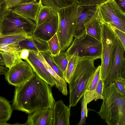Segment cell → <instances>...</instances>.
<instances>
[{"label":"cell","instance_id":"6da1fadb","mask_svg":"<svg viewBox=\"0 0 125 125\" xmlns=\"http://www.w3.org/2000/svg\"><path fill=\"white\" fill-rule=\"evenodd\" d=\"M51 87L35 73L24 83L15 87L12 109L28 114L38 110L52 109L55 102Z\"/></svg>","mask_w":125,"mask_h":125},{"label":"cell","instance_id":"7a4b0ae2","mask_svg":"<svg viewBox=\"0 0 125 125\" xmlns=\"http://www.w3.org/2000/svg\"><path fill=\"white\" fill-rule=\"evenodd\" d=\"M103 102L97 113L108 125H125V95L118 91L114 83L106 86Z\"/></svg>","mask_w":125,"mask_h":125},{"label":"cell","instance_id":"3957f363","mask_svg":"<svg viewBox=\"0 0 125 125\" xmlns=\"http://www.w3.org/2000/svg\"><path fill=\"white\" fill-rule=\"evenodd\" d=\"M95 60L92 58L79 57L77 66L68 83L69 105L71 107L76 105L94 76L97 68L94 65Z\"/></svg>","mask_w":125,"mask_h":125},{"label":"cell","instance_id":"277c9868","mask_svg":"<svg viewBox=\"0 0 125 125\" xmlns=\"http://www.w3.org/2000/svg\"><path fill=\"white\" fill-rule=\"evenodd\" d=\"M0 35H21L31 37L36 27L35 23L11 10L1 11Z\"/></svg>","mask_w":125,"mask_h":125},{"label":"cell","instance_id":"5b68a950","mask_svg":"<svg viewBox=\"0 0 125 125\" xmlns=\"http://www.w3.org/2000/svg\"><path fill=\"white\" fill-rule=\"evenodd\" d=\"M78 6L75 3L57 12L58 22L57 34L61 52H65L73 41L77 22Z\"/></svg>","mask_w":125,"mask_h":125},{"label":"cell","instance_id":"8992f818","mask_svg":"<svg viewBox=\"0 0 125 125\" xmlns=\"http://www.w3.org/2000/svg\"><path fill=\"white\" fill-rule=\"evenodd\" d=\"M101 22V62L100 66L101 78L104 81L111 70L117 36L108 24Z\"/></svg>","mask_w":125,"mask_h":125},{"label":"cell","instance_id":"52a82bcc","mask_svg":"<svg viewBox=\"0 0 125 125\" xmlns=\"http://www.w3.org/2000/svg\"><path fill=\"white\" fill-rule=\"evenodd\" d=\"M102 44L99 41L85 33L82 37L75 38L65 52L68 57L75 52L78 53L79 57L101 58Z\"/></svg>","mask_w":125,"mask_h":125},{"label":"cell","instance_id":"ba28073f","mask_svg":"<svg viewBox=\"0 0 125 125\" xmlns=\"http://www.w3.org/2000/svg\"><path fill=\"white\" fill-rule=\"evenodd\" d=\"M96 17L105 22L125 32V13L114 0H108L98 6Z\"/></svg>","mask_w":125,"mask_h":125},{"label":"cell","instance_id":"9c48e42d","mask_svg":"<svg viewBox=\"0 0 125 125\" xmlns=\"http://www.w3.org/2000/svg\"><path fill=\"white\" fill-rule=\"evenodd\" d=\"M34 74L30 64L22 61L9 69L5 75V78L9 84L17 87L24 83Z\"/></svg>","mask_w":125,"mask_h":125},{"label":"cell","instance_id":"30bf717a","mask_svg":"<svg viewBox=\"0 0 125 125\" xmlns=\"http://www.w3.org/2000/svg\"><path fill=\"white\" fill-rule=\"evenodd\" d=\"M98 5H79L77 10V21L74 37L76 38L83 37L85 33L84 25L96 17Z\"/></svg>","mask_w":125,"mask_h":125},{"label":"cell","instance_id":"8fae6325","mask_svg":"<svg viewBox=\"0 0 125 125\" xmlns=\"http://www.w3.org/2000/svg\"><path fill=\"white\" fill-rule=\"evenodd\" d=\"M58 22V13L55 11L47 20L36 26L33 35L42 40L47 41L57 33Z\"/></svg>","mask_w":125,"mask_h":125},{"label":"cell","instance_id":"7c38bea8","mask_svg":"<svg viewBox=\"0 0 125 125\" xmlns=\"http://www.w3.org/2000/svg\"><path fill=\"white\" fill-rule=\"evenodd\" d=\"M125 48L117 37L116 47L113 56L110 72L104 81V86L114 83L119 78V71L123 60L125 59Z\"/></svg>","mask_w":125,"mask_h":125},{"label":"cell","instance_id":"4fadbf2b","mask_svg":"<svg viewBox=\"0 0 125 125\" xmlns=\"http://www.w3.org/2000/svg\"><path fill=\"white\" fill-rule=\"evenodd\" d=\"M31 65L35 73L51 87L55 85L52 76L47 71L42 62L39 59L37 53L29 51L27 59L25 60Z\"/></svg>","mask_w":125,"mask_h":125},{"label":"cell","instance_id":"5bb4252c","mask_svg":"<svg viewBox=\"0 0 125 125\" xmlns=\"http://www.w3.org/2000/svg\"><path fill=\"white\" fill-rule=\"evenodd\" d=\"M60 100L55 102L52 109L53 125H70L71 108Z\"/></svg>","mask_w":125,"mask_h":125},{"label":"cell","instance_id":"9a60e30c","mask_svg":"<svg viewBox=\"0 0 125 125\" xmlns=\"http://www.w3.org/2000/svg\"><path fill=\"white\" fill-rule=\"evenodd\" d=\"M41 0H37L17 6L10 9L13 11L28 19L34 21L42 5Z\"/></svg>","mask_w":125,"mask_h":125},{"label":"cell","instance_id":"2e32d148","mask_svg":"<svg viewBox=\"0 0 125 125\" xmlns=\"http://www.w3.org/2000/svg\"><path fill=\"white\" fill-rule=\"evenodd\" d=\"M53 115L52 109L38 110L29 114L26 122L22 125H53Z\"/></svg>","mask_w":125,"mask_h":125},{"label":"cell","instance_id":"e0dca14e","mask_svg":"<svg viewBox=\"0 0 125 125\" xmlns=\"http://www.w3.org/2000/svg\"><path fill=\"white\" fill-rule=\"evenodd\" d=\"M40 60L42 62L47 71L53 77L56 87L63 95H67L68 92L67 82L65 79L60 77L53 70L45 60L40 52L37 53Z\"/></svg>","mask_w":125,"mask_h":125},{"label":"cell","instance_id":"ac0fdd59","mask_svg":"<svg viewBox=\"0 0 125 125\" xmlns=\"http://www.w3.org/2000/svg\"><path fill=\"white\" fill-rule=\"evenodd\" d=\"M101 24L96 17L94 18L84 25L85 33L101 42Z\"/></svg>","mask_w":125,"mask_h":125},{"label":"cell","instance_id":"d6986e66","mask_svg":"<svg viewBox=\"0 0 125 125\" xmlns=\"http://www.w3.org/2000/svg\"><path fill=\"white\" fill-rule=\"evenodd\" d=\"M101 75V66L97 67L95 74L88 87L85 91L84 95L87 104L95 98L96 87Z\"/></svg>","mask_w":125,"mask_h":125},{"label":"cell","instance_id":"ffe728a7","mask_svg":"<svg viewBox=\"0 0 125 125\" xmlns=\"http://www.w3.org/2000/svg\"><path fill=\"white\" fill-rule=\"evenodd\" d=\"M12 111L10 102L0 96V125H10L6 122L10 119Z\"/></svg>","mask_w":125,"mask_h":125},{"label":"cell","instance_id":"44dd1931","mask_svg":"<svg viewBox=\"0 0 125 125\" xmlns=\"http://www.w3.org/2000/svg\"><path fill=\"white\" fill-rule=\"evenodd\" d=\"M41 1L43 5L49 7L57 12L75 3L74 0H41Z\"/></svg>","mask_w":125,"mask_h":125},{"label":"cell","instance_id":"7402d4cb","mask_svg":"<svg viewBox=\"0 0 125 125\" xmlns=\"http://www.w3.org/2000/svg\"><path fill=\"white\" fill-rule=\"evenodd\" d=\"M68 57V64L63 74L65 80L68 83L77 66L79 57L78 53L76 52H75L71 56Z\"/></svg>","mask_w":125,"mask_h":125},{"label":"cell","instance_id":"603a6c76","mask_svg":"<svg viewBox=\"0 0 125 125\" xmlns=\"http://www.w3.org/2000/svg\"><path fill=\"white\" fill-rule=\"evenodd\" d=\"M20 52H9L0 51L5 66L9 69L21 62L22 60L20 57Z\"/></svg>","mask_w":125,"mask_h":125},{"label":"cell","instance_id":"cb8c5ba5","mask_svg":"<svg viewBox=\"0 0 125 125\" xmlns=\"http://www.w3.org/2000/svg\"><path fill=\"white\" fill-rule=\"evenodd\" d=\"M50 8L44 6L42 4L41 6L37 16L35 23L38 25L47 20L55 13Z\"/></svg>","mask_w":125,"mask_h":125},{"label":"cell","instance_id":"d4e9b609","mask_svg":"<svg viewBox=\"0 0 125 125\" xmlns=\"http://www.w3.org/2000/svg\"><path fill=\"white\" fill-rule=\"evenodd\" d=\"M44 59L54 72L60 77L64 79L63 73L56 64L53 57L49 52H40Z\"/></svg>","mask_w":125,"mask_h":125},{"label":"cell","instance_id":"484cf974","mask_svg":"<svg viewBox=\"0 0 125 125\" xmlns=\"http://www.w3.org/2000/svg\"><path fill=\"white\" fill-rule=\"evenodd\" d=\"M47 42L49 52L53 56L59 54L61 52V46L57 33Z\"/></svg>","mask_w":125,"mask_h":125},{"label":"cell","instance_id":"4316f807","mask_svg":"<svg viewBox=\"0 0 125 125\" xmlns=\"http://www.w3.org/2000/svg\"><path fill=\"white\" fill-rule=\"evenodd\" d=\"M27 37L21 35H0V45L18 43Z\"/></svg>","mask_w":125,"mask_h":125},{"label":"cell","instance_id":"83f0119b","mask_svg":"<svg viewBox=\"0 0 125 125\" xmlns=\"http://www.w3.org/2000/svg\"><path fill=\"white\" fill-rule=\"evenodd\" d=\"M56 64L63 72H65L68 64V58L65 52H61L59 54L53 56Z\"/></svg>","mask_w":125,"mask_h":125},{"label":"cell","instance_id":"f1b7e54d","mask_svg":"<svg viewBox=\"0 0 125 125\" xmlns=\"http://www.w3.org/2000/svg\"><path fill=\"white\" fill-rule=\"evenodd\" d=\"M31 36L17 43L23 49L36 53L39 52Z\"/></svg>","mask_w":125,"mask_h":125},{"label":"cell","instance_id":"f546056e","mask_svg":"<svg viewBox=\"0 0 125 125\" xmlns=\"http://www.w3.org/2000/svg\"><path fill=\"white\" fill-rule=\"evenodd\" d=\"M32 0H3L1 4L3 5L2 10L1 11L10 10L17 6Z\"/></svg>","mask_w":125,"mask_h":125},{"label":"cell","instance_id":"4dcf8cb0","mask_svg":"<svg viewBox=\"0 0 125 125\" xmlns=\"http://www.w3.org/2000/svg\"><path fill=\"white\" fill-rule=\"evenodd\" d=\"M81 119L77 125H83L86 123V119L88 116V110L87 105L88 104L84 95L81 98Z\"/></svg>","mask_w":125,"mask_h":125},{"label":"cell","instance_id":"1f68e13d","mask_svg":"<svg viewBox=\"0 0 125 125\" xmlns=\"http://www.w3.org/2000/svg\"><path fill=\"white\" fill-rule=\"evenodd\" d=\"M31 37L39 52H49L47 41L42 40L33 35Z\"/></svg>","mask_w":125,"mask_h":125},{"label":"cell","instance_id":"d6a6232c","mask_svg":"<svg viewBox=\"0 0 125 125\" xmlns=\"http://www.w3.org/2000/svg\"><path fill=\"white\" fill-rule=\"evenodd\" d=\"M23 49L16 43L0 45V51L11 52H21Z\"/></svg>","mask_w":125,"mask_h":125},{"label":"cell","instance_id":"836d02e7","mask_svg":"<svg viewBox=\"0 0 125 125\" xmlns=\"http://www.w3.org/2000/svg\"><path fill=\"white\" fill-rule=\"evenodd\" d=\"M104 87V81L102 79L101 74L95 89L94 99V101H96L98 99H103V93Z\"/></svg>","mask_w":125,"mask_h":125},{"label":"cell","instance_id":"e575fe53","mask_svg":"<svg viewBox=\"0 0 125 125\" xmlns=\"http://www.w3.org/2000/svg\"><path fill=\"white\" fill-rule=\"evenodd\" d=\"M79 5H100L108 0H74Z\"/></svg>","mask_w":125,"mask_h":125},{"label":"cell","instance_id":"d590c367","mask_svg":"<svg viewBox=\"0 0 125 125\" xmlns=\"http://www.w3.org/2000/svg\"><path fill=\"white\" fill-rule=\"evenodd\" d=\"M119 92L125 95V79L118 78L114 82Z\"/></svg>","mask_w":125,"mask_h":125},{"label":"cell","instance_id":"8d00e7d4","mask_svg":"<svg viewBox=\"0 0 125 125\" xmlns=\"http://www.w3.org/2000/svg\"><path fill=\"white\" fill-rule=\"evenodd\" d=\"M108 25L119 38L124 47L125 48V33L110 25Z\"/></svg>","mask_w":125,"mask_h":125},{"label":"cell","instance_id":"74e56055","mask_svg":"<svg viewBox=\"0 0 125 125\" xmlns=\"http://www.w3.org/2000/svg\"><path fill=\"white\" fill-rule=\"evenodd\" d=\"M29 53V51L27 49H23L20 52V56L22 59L25 60L27 59Z\"/></svg>","mask_w":125,"mask_h":125},{"label":"cell","instance_id":"f35d334b","mask_svg":"<svg viewBox=\"0 0 125 125\" xmlns=\"http://www.w3.org/2000/svg\"><path fill=\"white\" fill-rule=\"evenodd\" d=\"M114 0L122 11L125 13V0Z\"/></svg>","mask_w":125,"mask_h":125},{"label":"cell","instance_id":"ab89813d","mask_svg":"<svg viewBox=\"0 0 125 125\" xmlns=\"http://www.w3.org/2000/svg\"><path fill=\"white\" fill-rule=\"evenodd\" d=\"M9 69L4 66H0V75L6 74Z\"/></svg>","mask_w":125,"mask_h":125},{"label":"cell","instance_id":"60d3db41","mask_svg":"<svg viewBox=\"0 0 125 125\" xmlns=\"http://www.w3.org/2000/svg\"><path fill=\"white\" fill-rule=\"evenodd\" d=\"M0 66H4L5 64L3 59L1 53L0 52Z\"/></svg>","mask_w":125,"mask_h":125},{"label":"cell","instance_id":"b9f144b4","mask_svg":"<svg viewBox=\"0 0 125 125\" xmlns=\"http://www.w3.org/2000/svg\"></svg>","mask_w":125,"mask_h":125}]
</instances>
